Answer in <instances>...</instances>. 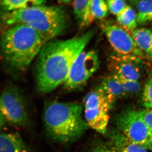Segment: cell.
I'll return each mask as SVG.
<instances>
[{"mask_svg": "<svg viewBox=\"0 0 152 152\" xmlns=\"http://www.w3.org/2000/svg\"><path fill=\"white\" fill-rule=\"evenodd\" d=\"M95 35L91 30L83 35L66 40L52 39L37 56L36 85L42 94L51 92L65 81L74 62Z\"/></svg>", "mask_w": 152, "mask_h": 152, "instance_id": "1", "label": "cell"}, {"mask_svg": "<svg viewBox=\"0 0 152 152\" xmlns=\"http://www.w3.org/2000/svg\"><path fill=\"white\" fill-rule=\"evenodd\" d=\"M82 104L54 101L44 109L43 119L47 135L52 140L63 144L78 141L88 126L83 116Z\"/></svg>", "mask_w": 152, "mask_h": 152, "instance_id": "2", "label": "cell"}, {"mask_svg": "<svg viewBox=\"0 0 152 152\" xmlns=\"http://www.w3.org/2000/svg\"><path fill=\"white\" fill-rule=\"evenodd\" d=\"M48 41L42 34L26 25L7 26L1 40L3 58L14 69L24 71Z\"/></svg>", "mask_w": 152, "mask_h": 152, "instance_id": "3", "label": "cell"}, {"mask_svg": "<svg viewBox=\"0 0 152 152\" xmlns=\"http://www.w3.org/2000/svg\"><path fill=\"white\" fill-rule=\"evenodd\" d=\"M6 26L23 24L42 34L49 40L62 34L68 26L67 17L58 6H34L18 10L4 12L1 16Z\"/></svg>", "mask_w": 152, "mask_h": 152, "instance_id": "4", "label": "cell"}, {"mask_svg": "<svg viewBox=\"0 0 152 152\" xmlns=\"http://www.w3.org/2000/svg\"><path fill=\"white\" fill-rule=\"evenodd\" d=\"M1 127L7 124L26 127L30 122L27 102L24 96L16 87L6 88L0 98Z\"/></svg>", "mask_w": 152, "mask_h": 152, "instance_id": "5", "label": "cell"}, {"mask_svg": "<svg viewBox=\"0 0 152 152\" xmlns=\"http://www.w3.org/2000/svg\"><path fill=\"white\" fill-rule=\"evenodd\" d=\"M85 119L89 127L98 132H106L108 125L109 111L112 103L100 86L85 96Z\"/></svg>", "mask_w": 152, "mask_h": 152, "instance_id": "6", "label": "cell"}, {"mask_svg": "<svg viewBox=\"0 0 152 152\" xmlns=\"http://www.w3.org/2000/svg\"><path fill=\"white\" fill-rule=\"evenodd\" d=\"M118 131L133 143L147 149L152 140V133L142 118L139 110L129 109L117 116Z\"/></svg>", "mask_w": 152, "mask_h": 152, "instance_id": "7", "label": "cell"}, {"mask_svg": "<svg viewBox=\"0 0 152 152\" xmlns=\"http://www.w3.org/2000/svg\"><path fill=\"white\" fill-rule=\"evenodd\" d=\"M99 65V60L96 51L84 50L74 62L63 84L64 88L68 91L81 88L97 70Z\"/></svg>", "mask_w": 152, "mask_h": 152, "instance_id": "8", "label": "cell"}, {"mask_svg": "<svg viewBox=\"0 0 152 152\" xmlns=\"http://www.w3.org/2000/svg\"><path fill=\"white\" fill-rule=\"evenodd\" d=\"M102 29L117 54L142 59L145 55L137 46L131 33L120 25L105 23Z\"/></svg>", "mask_w": 152, "mask_h": 152, "instance_id": "9", "label": "cell"}, {"mask_svg": "<svg viewBox=\"0 0 152 152\" xmlns=\"http://www.w3.org/2000/svg\"><path fill=\"white\" fill-rule=\"evenodd\" d=\"M142 60L118 54L112 55L109 59V67L113 73L122 78L139 81L141 77L139 64Z\"/></svg>", "mask_w": 152, "mask_h": 152, "instance_id": "10", "label": "cell"}, {"mask_svg": "<svg viewBox=\"0 0 152 152\" xmlns=\"http://www.w3.org/2000/svg\"><path fill=\"white\" fill-rule=\"evenodd\" d=\"M0 152H31L17 132H4L0 137Z\"/></svg>", "mask_w": 152, "mask_h": 152, "instance_id": "11", "label": "cell"}, {"mask_svg": "<svg viewBox=\"0 0 152 152\" xmlns=\"http://www.w3.org/2000/svg\"><path fill=\"white\" fill-rule=\"evenodd\" d=\"M100 87L113 104L117 99L127 96L119 79L115 74L105 77Z\"/></svg>", "mask_w": 152, "mask_h": 152, "instance_id": "12", "label": "cell"}, {"mask_svg": "<svg viewBox=\"0 0 152 152\" xmlns=\"http://www.w3.org/2000/svg\"><path fill=\"white\" fill-rule=\"evenodd\" d=\"M137 46L145 55L152 60V31L148 28L136 29L131 32Z\"/></svg>", "mask_w": 152, "mask_h": 152, "instance_id": "13", "label": "cell"}, {"mask_svg": "<svg viewBox=\"0 0 152 152\" xmlns=\"http://www.w3.org/2000/svg\"><path fill=\"white\" fill-rule=\"evenodd\" d=\"M112 145L118 152H148L147 149L130 142L119 131L112 133Z\"/></svg>", "mask_w": 152, "mask_h": 152, "instance_id": "14", "label": "cell"}, {"mask_svg": "<svg viewBox=\"0 0 152 152\" xmlns=\"http://www.w3.org/2000/svg\"><path fill=\"white\" fill-rule=\"evenodd\" d=\"M108 7L105 0H92L86 18L82 27H87L95 20L107 16Z\"/></svg>", "mask_w": 152, "mask_h": 152, "instance_id": "15", "label": "cell"}, {"mask_svg": "<svg viewBox=\"0 0 152 152\" xmlns=\"http://www.w3.org/2000/svg\"><path fill=\"white\" fill-rule=\"evenodd\" d=\"M118 24L129 32H132L136 29L137 25V15L134 10L129 6H127L117 16Z\"/></svg>", "mask_w": 152, "mask_h": 152, "instance_id": "16", "label": "cell"}, {"mask_svg": "<svg viewBox=\"0 0 152 152\" xmlns=\"http://www.w3.org/2000/svg\"><path fill=\"white\" fill-rule=\"evenodd\" d=\"M4 12L18 10L34 6L45 5L47 0H0Z\"/></svg>", "mask_w": 152, "mask_h": 152, "instance_id": "17", "label": "cell"}, {"mask_svg": "<svg viewBox=\"0 0 152 152\" xmlns=\"http://www.w3.org/2000/svg\"><path fill=\"white\" fill-rule=\"evenodd\" d=\"M137 21L143 25L152 21V0H141L137 5Z\"/></svg>", "mask_w": 152, "mask_h": 152, "instance_id": "18", "label": "cell"}, {"mask_svg": "<svg viewBox=\"0 0 152 152\" xmlns=\"http://www.w3.org/2000/svg\"><path fill=\"white\" fill-rule=\"evenodd\" d=\"M73 11L79 25L82 27L92 0H73Z\"/></svg>", "mask_w": 152, "mask_h": 152, "instance_id": "19", "label": "cell"}, {"mask_svg": "<svg viewBox=\"0 0 152 152\" xmlns=\"http://www.w3.org/2000/svg\"><path fill=\"white\" fill-rule=\"evenodd\" d=\"M117 77L121 83L127 96L137 95L140 91L141 86L139 81L130 80Z\"/></svg>", "mask_w": 152, "mask_h": 152, "instance_id": "20", "label": "cell"}, {"mask_svg": "<svg viewBox=\"0 0 152 152\" xmlns=\"http://www.w3.org/2000/svg\"><path fill=\"white\" fill-rule=\"evenodd\" d=\"M142 100L143 105L146 109L152 110V77L144 87Z\"/></svg>", "mask_w": 152, "mask_h": 152, "instance_id": "21", "label": "cell"}, {"mask_svg": "<svg viewBox=\"0 0 152 152\" xmlns=\"http://www.w3.org/2000/svg\"><path fill=\"white\" fill-rule=\"evenodd\" d=\"M107 4L111 13L116 16L128 6L125 0H107Z\"/></svg>", "mask_w": 152, "mask_h": 152, "instance_id": "22", "label": "cell"}, {"mask_svg": "<svg viewBox=\"0 0 152 152\" xmlns=\"http://www.w3.org/2000/svg\"><path fill=\"white\" fill-rule=\"evenodd\" d=\"M139 112L144 122L152 133V110L144 109Z\"/></svg>", "mask_w": 152, "mask_h": 152, "instance_id": "23", "label": "cell"}, {"mask_svg": "<svg viewBox=\"0 0 152 152\" xmlns=\"http://www.w3.org/2000/svg\"><path fill=\"white\" fill-rule=\"evenodd\" d=\"M88 152H118L113 146H109L104 144L95 145L90 149Z\"/></svg>", "mask_w": 152, "mask_h": 152, "instance_id": "24", "label": "cell"}, {"mask_svg": "<svg viewBox=\"0 0 152 152\" xmlns=\"http://www.w3.org/2000/svg\"><path fill=\"white\" fill-rule=\"evenodd\" d=\"M131 4L134 5H137L138 4L139 2L140 1L139 0H128Z\"/></svg>", "mask_w": 152, "mask_h": 152, "instance_id": "25", "label": "cell"}, {"mask_svg": "<svg viewBox=\"0 0 152 152\" xmlns=\"http://www.w3.org/2000/svg\"><path fill=\"white\" fill-rule=\"evenodd\" d=\"M60 2L65 3V4H67V3L71 2L73 0H58Z\"/></svg>", "mask_w": 152, "mask_h": 152, "instance_id": "26", "label": "cell"}, {"mask_svg": "<svg viewBox=\"0 0 152 152\" xmlns=\"http://www.w3.org/2000/svg\"><path fill=\"white\" fill-rule=\"evenodd\" d=\"M147 149L151 150V151H152V140L151 141V142H150L148 146L147 147Z\"/></svg>", "mask_w": 152, "mask_h": 152, "instance_id": "27", "label": "cell"}]
</instances>
